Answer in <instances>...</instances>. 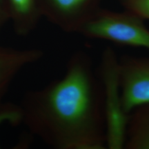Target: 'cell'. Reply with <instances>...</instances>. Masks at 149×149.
<instances>
[{
    "label": "cell",
    "instance_id": "7",
    "mask_svg": "<svg viewBox=\"0 0 149 149\" xmlns=\"http://www.w3.org/2000/svg\"><path fill=\"white\" fill-rule=\"evenodd\" d=\"M124 148L149 149V102L128 113Z\"/></svg>",
    "mask_w": 149,
    "mask_h": 149
},
{
    "label": "cell",
    "instance_id": "4",
    "mask_svg": "<svg viewBox=\"0 0 149 149\" xmlns=\"http://www.w3.org/2000/svg\"><path fill=\"white\" fill-rule=\"evenodd\" d=\"M122 105L127 114L149 102V57L125 55L119 58Z\"/></svg>",
    "mask_w": 149,
    "mask_h": 149
},
{
    "label": "cell",
    "instance_id": "2",
    "mask_svg": "<svg viewBox=\"0 0 149 149\" xmlns=\"http://www.w3.org/2000/svg\"><path fill=\"white\" fill-rule=\"evenodd\" d=\"M79 33L93 40L149 50V30L142 19L128 11L115 13L99 10Z\"/></svg>",
    "mask_w": 149,
    "mask_h": 149
},
{
    "label": "cell",
    "instance_id": "1",
    "mask_svg": "<svg viewBox=\"0 0 149 149\" xmlns=\"http://www.w3.org/2000/svg\"><path fill=\"white\" fill-rule=\"evenodd\" d=\"M19 106L22 123L53 148H107L103 86L86 52L72 54L62 77L27 92Z\"/></svg>",
    "mask_w": 149,
    "mask_h": 149
},
{
    "label": "cell",
    "instance_id": "10",
    "mask_svg": "<svg viewBox=\"0 0 149 149\" xmlns=\"http://www.w3.org/2000/svg\"><path fill=\"white\" fill-rule=\"evenodd\" d=\"M126 11L142 19H149V0H120Z\"/></svg>",
    "mask_w": 149,
    "mask_h": 149
},
{
    "label": "cell",
    "instance_id": "5",
    "mask_svg": "<svg viewBox=\"0 0 149 149\" xmlns=\"http://www.w3.org/2000/svg\"><path fill=\"white\" fill-rule=\"evenodd\" d=\"M56 22L66 31L79 32L99 10V0H46Z\"/></svg>",
    "mask_w": 149,
    "mask_h": 149
},
{
    "label": "cell",
    "instance_id": "8",
    "mask_svg": "<svg viewBox=\"0 0 149 149\" xmlns=\"http://www.w3.org/2000/svg\"><path fill=\"white\" fill-rule=\"evenodd\" d=\"M10 10L17 21V31L21 35L29 33L36 11L35 0H8Z\"/></svg>",
    "mask_w": 149,
    "mask_h": 149
},
{
    "label": "cell",
    "instance_id": "3",
    "mask_svg": "<svg viewBox=\"0 0 149 149\" xmlns=\"http://www.w3.org/2000/svg\"><path fill=\"white\" fill-rule=\"evenodd\" d=\"M119 58L107 47L102 53L98 75L104 90L107 121V147L124 148L128 114L124 111L119 79Z\"/></svg>",
    "mask_w": 149,
    "mask_h": 149
},
{
    "label": "cell",
    "instance_id": "9",
    "mask_svg": "<svg viewBox=\"0 0 149 149\" xmlns=\"http://www.w3.org/2000/svg\"><path fill=\"white\" fill-rule=\"evenodd\" d=\"M22 122V113L19 104L4 103L0 107V126L8 123L17 125Z\"/></svg>",
    "mask_w": 149,
    "mask_h": 149
},
{
    "label": "cell",
    "instance_id": "6",
    "mask_svg": "<svg viewBox=\"0 0 149 149\" xmlns=\"http://www.w3.org/2000/svg\"><path fill=\"white\" fill-rule=\"evenodd\" d=\"M44 53L38 48H14L0 46V107L15 78L24 68L37 62Z\"/></svg>",
    "mask_w": 149,
    "mask_h": 149
}]
</instances>
